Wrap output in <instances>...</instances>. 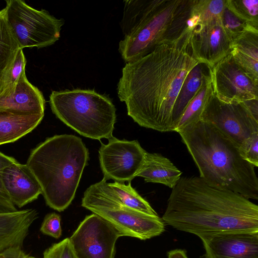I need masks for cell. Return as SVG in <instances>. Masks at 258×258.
Wrapping results in <instances>:
<instances>
[{
	"label": "cell",
	"instance_id": "cell-23",
	"mask_svg": "<svg viewBox=\"0 0 258 258\" xmlns=\"http://www.w3.org/2000/svg\"><path fill=\"white\" fill-rule=\"evenodd\" d=\"M19 49L3 9L0 11V98L5 91L9 74Z\"/></svg>",
	"mask_w": 258,
	"mask_h": 258
},
{
	"label": "cell",
	"instance_id": "cell-29",
	"mask_svg": "<svg viewBox=\"0 0 258 258\" xmlns=\"http://www.w3.org/2000/svg\"><path fill=\"white\" fill-rule=\"evenodd\" d=\"M15 161L16 160L14 158L6 155L0 152V213L17 211L6 191L2 180L3 170Z\"/></svg>",
	"mask_w": 258,
	"mask_h": 258
},
{
	"label": "cell",
	"instance_id": "cell-30",
	"mask_svg": "<svg viewBox=\"0 0 258 258\" xmlns=\"http://www.w3.org/2000/svg\"><path fill=\"white\" fill-rule=\"evenodd\" d=\"M242 158L254 167L258 166V133L245 139L238 147Z\"/></svg>",
	"mask_w": 258,
	"mask_h": 258
},
{
	"label": "cell",
	"instance_id": "cell-9",
	"mask_svg": "<svg viewBox=\"0 0 258 258\" xmlns=\"http://www.w3.org/2000/svg\"><path fill=\"white\" fill-rule=\"evenodd\" d=\"M201 120L214 125L238 147L245 139L258 133V119L246 101L225 103L214 93L205 106Z\"/></svg>",
	"mask_w": 258,
	"mask_h": 258
},
{
	"label": "cell",
	"instance_id": "cell-35",
	"mask_svg": "<svg viewBox=\"0 0 258 258\" xmlns=\"http://www.w3.org/2000/svg\"><path fill=\"white\" fill-rule=\"evenodd\" d=\"M27 258H36V257H33V256H30L28 255Z\"/></svg>",
	"mask_w": 258,
	"mask_h": 258
},
{
	"label": "cell",
	"instance_id": "cell-37",
	"mask_svg": "<svg viewBox=\"0 0 258 258\" xmlns=\"http://www.w3.org/2000/svg\"><path fill=\"white\" fill-rule=\"evenodd\" d=\"M43 258H46V257H43Z\"/></svg>",
	"mask_w": 258,
	"mask_h": 258
},
{
	"label": "cell",
	"instance_id": "cell-5",
	"mask_svg": "<svg viewBox=\"0 0 258 258\" xmlns=\"http://www.w3.org/2000/svg\"><path fill=\"white\" fill-rule=\"evenodd\" d=\"M181 0L124 1L120 22L124 38L118 51L124 61L133 62L162 43Z\"/></svg>",
	"mask_w": 258,
	"mask_h": 258
},
{
	"label": "cell",
	"instance_id": "cell-25",
	"mask_svg": "<svg viewBox=\"0 0 258 258\" xmlns=\"http://www.w3.org/2000/svg\"><path fill=\"white\" fill-rule=\"evenodd\" d=\"M226 5L237 17L258 29V0H226Z\"/></svg>",
	"mask_w": 258,
	"mask_h": 258
},
{
	"label": "cell",
	"instance_id": "cell-2",
	"mask_svg": "<svg viewBox=\"0 0 258 258\" xmlns=\"http://www.w3.org/2000/svg\"><path fill=\"white\" fill-rule=\"evenodd\" d=\"M162 220L199 237L226 231L258 230V206L200 176L181 177L172 188Z\"/></svg>",
	"mask_w": 258,
	"mask_h": 258
},
{
	"label": "cell",
	"instance_id": "cell-12",
	"mask_svg": "<svg viewBox=\"0 0 258 258\" xmlns=\"http://www.w3.org/2000/svg\"><path fill=\"white\" fill-rule=\"evenodd\" d=\"M211 83L214 94L223 102L258 99V84L236 62L231 53L212 68Z\"/></svg>",
	"mask_w": 258,
	"mask_h": 258
},
{
	"label": "cell",
	"instance_id": "cell-16",
	"mask_svg": "<svg viewBox=\"0 0 258 258\" xmlns=\"http://www.w3.org/2000/svg\"><path fill=\"white\" fill-rule=\"evenodd\" d=\"M45 102L42 92L29 82L24 72L13 93L0 98V109L28 114H44Z\"/></svg>",
	"mask_w": 258,
	"mask_h": 258
},
{
	"label": "cell",
	"instance_id": "cell-26",
	"mask_svg": "<svg viewBox=\"0 0 258 258\" xmlns=\"http://www.w3.org/2000/svg\"><path fill=\"white\" fill-rule=\"evenodd\" d=\"M225 6L226 0H193L192 9L202 25L220 18Z\"/></svg>",
	"mask_w": 258,
	"mask_h": 258
},
{
	"label": "cell",
	"instance_id": "cell-22",
	"mask_svg": "<svg viewBox=\"0 0 258 258\" xmlns=\"http://www.w3.org/2000/svg\"><path fill=\"white\" fill-rule=\"evenodd\" d=\"M131 182L125 185L117 181L107 182L102 179L94 185L104 195L125 206L150 215L158 216L149 203L133 188Z\"/></svg>",
	"mask_w": 258,
	"mask_h": 258
},
{
	"label": "cell",
	"instance_id": "cell-21",
	"mask_svg": "<svg viewBox=\"0 0 258 258\" xmlns=\"http://www.w3.org/2000/svg\"><path fill=\"white\" fill-rule=\"evenodd\" d=\"M212 68L199 62L186 77L174 106L171 117V129L174 131L186 106L204 83L211 76Z\"/></svg>",
	"mask_w": 258,
	"mask_h": 258
},
{
	"label": "cell",
	"instance_id": "cell-6",
	"mask_svg": "<svg viewBox=\"0 0 258 258\" xmlns=\"http://www.w3.org/2000/svg\"><path fill=\"white\" fill-rule=\"evenodd\" d=\"M49 104L56 116L80 135L97 140L113 137L116 109L108 97L94 90L53 91Z\"/></svg>",
	"mask_w": 258,
	"mask_h": 258
},
{
	"label": "cell",
	"instance_id": "cell-1",
	"mask_svg": "<svg viewBox=\"0 0 258 258\" xmlns=\"http://www.w3.org/2000/svg\"><path fill=\"white\" fill-rule=\"evenodd\" d=\"M190 37L163 42L122 68L117 95L125 103L127 115L140 126L172 132V114L180 91L199 62L193 56Z\"/></svg>",
	"mask_w": 258,
	"mask_h": 258
},
{
	"label": "cell",
	"instance_id": "cell-36",
	"mask_svg": "<svg viewBox=\"0 0 258 258\" xmlns=\"http://www.w3.org/2000/svg\"><path fill=\"white\" fill-rule=\"evenodd\" d=\"M74 258H76V257L75 256Z\"/></svg>",
	"mask_w": 258,
	"mask_h": 258
},
{
	"label": "cell",
	"instance_id": "cell-15",
	"mask_svg": "<svg viewBox=\"0 0 258 258\" xmlns=\"http://www.w3.org/2000/svg\"><path fill=\"white\" fill-rule=\"evenodd\" d=\"M4 188L12 202L19 208L37 199L42 194L40 183L26 164L17 161L2 172Z\"/></svg>",
	"mask_w": 258,
	"mask_h": 258
},
{
	"label": "cell",
	"instance_id": "cell-33",
	"mask_svg": "<svg viewBox=\"0 0 258 258\" xmlns=\"http://www.w3.org/2000/svg\"><path fill=\"white\" fill-rule=\"evenodd\" d=\"M27 256L20 246L11 247L0 252V258H27Z\"/></svg>",
	"mask_w": 258,
	"mask_h": 258
},
{
	"label": "cell",
	"instance_id": "cell-7",
	"mask_svg": "<svg viewBox=\"0 0 258 258\" xmlns=\"http://www.w3.org/2000/svg\"><path fill=\"white\" fill-rule=\"evenodd\" d=\"M81 205L107 221L123 236L146 240L160 235L165 230L164 223L158 216L125 206L104 195L94 184L84 192Z\"/></svg>",
	"mask_w": 258,
	"mask_h": 258
},
{
	"label": "cell",
	"instance_id": "cell-13",
	"mask_svg": "<svg viewBox=\"0 0 258 258\" xmlns=\"http://www.w3.org/2000/svg\"><path fill=\"white\" fill-rule=\"evenodd\" d=\"M202 258H258V230L223 232L199 237Z\"/></svg>",
	"mask_w": 258,
	"mask_h": 258
},
{
	"label": "cell",
	"instance_id": "cell-3",
	"mask_svg": "<svg viewBox=\"0 0 258 258\" xmlns=\"http://www.w3.org/2000/svg\"><path fill=\"white\" fill-rule=\"evenodd\" d=\"M177 133L209 184L258 200L254 166L241 156L238 146L212 124L200 120Z\"/></svg>",
	"mask_w": 258,
	"mask_h": 258
},
{
	"label": "cell",
	"instance_id": "cell-17",
	"mask_svg": "<svg viewBox=\"0 0 258 258\" xmlns=\"http://www.w3.org/2000/svg\"><path fill=\"white\" fill-rule=\"evenodd\" d=\"M37 216V211L33 209L0 213V252L11 247L22 246Z\"/></svg>",
	"mask_w": 258,
	"mask_h": 258
},
{
	"label": "cell",
	"instance_id": "cell-28",
	"mask_svg": "<svg viewBox=\"0 0 258 258\" xmlns=\"http://www.w3.org/2000/svg\"><path fill=\"white\" fill-rule=\"evenodd\" d=\"M26 64V59L23 49L20 48L9 74L5 91L0 98L8 97L13 93L20 76L25 72Z\"/></svg>",
	"mask_w": 258,
	"mask_h": 258
},
{
	"label": "cell",
	"instance_id": "cell-27",
	"mask_svg": "<svg viewBox=\"0 0 258 258\" xmlns=\"http://www.w3.org/2000/svg\"><path fill=\"white\" fill-rule=\"evenodd\" d=\"M222 25L228 33L232 40L237 38L247 31H258L244 20L234 14L227 6L224 9L221 16Z\"/></svg>",
	"mask_w": 258,
	"mask_h": 258
},
{
	"label": "cell",
	"instance_id": "cell-19",
	"mask_svg": "<svg viewBox=\"0 0 258 258\" xmlns=\"http://www.w3.org/2000/svg\"><path fill=\"white\" fill-rule=\"evenodd\" d=\"M44 115L0 109V145L15 142L32 131Z\"/></svg>",
	"mask_w": 258,
	"mask_h": 258
},
{
	"label": "cell",
	"instance_id": "cell-34",
	"mask_svg": "<svg viewBox=\"0 0 258 258\" xmlns=\"http://www.w3.org/2000/svg\"><path fill=\"white\" fill-rule=\"evenodd\" d=\"M168 258H188L183 249H175L167 252Z\"/></svg>",
	"mask_w": 258,
	"mask_h": 258
},
{
	"label": "cell",
	"instance_id": "cell-31",
	"mask_svg": "<svg viewBox=\"0 0 258 258\" xmlns=\"http://www.w3.org/2000/svg\"><path fill=\"white\" fill-rule=\"evenodd\" d=\"M46 258H74L69 238H65L58 243L53 244L47 249L43 253Z\"/></svg>",
	"mask_w": 258,
	"mask_h": 258
},
{
	"label": "cell",
	"instance_id": "cell-20",
	"mask_svg": "<svg viewBox=\"0 0 258 258\" xmlns=\"http://www.w3.org/2000/svg\"><path fill=\"white\" fill-rule=\"evenodd\" d=\"M230 53L247 75L258 84V31H247L233 40Z\"/></svg>",
	"mask_w": 258,
	"mask_h": 258
},
{
	"label": "cell",
	"instance_id": "cell-8",
	"mask_svg": "<svg viewBox=\"0 0 258 258\" xmlns=\"http://www.w3.org/2000/svg\"><path fill=\"white\" fill-rule=\"evenodd\" d=\"M5 16L19 48H38L53 44L60 37L62 19L36 10L22 0H8Z\"/></svg>",
	"mask_w": 258,
	"mask_h": 258
},
{
	"label": "cell",
	"instance_id": "cell-11",
	"mask_svg": "<svg viewBox=\"0 0 258 258\" xmlns=\"http://www.w3.org/2000/svg\"><path fill=\"white\" fill-rule=\"evenodd\" d=\"M147 151L137 140H119L114 137L99 149V162L105 180L124 183L136 177Z\"/></svg>",
	"mask_w": 258,
	"mask_h": 258
},
{
	"label": "cell",
	"instance_id": "cell-24",
	"mask_svg": "<svg viewBox=\"0 0 258 258\" xmlns=\"http://www.w3.org/2000/svg\"><path fill=\"white\" fill-rule=\"evenodd\" d=\"M213 93L211 76L186 106L174 132H178L200 121L205 106Z\"/></svg>",
	"mask_w": 258,
	"mask_h": 258
},
{
	"label": "cell",
	"instance_id": "cell-18",
	"mask_svg": "<svg viewBox=\"0 0 258 258\" xmlns=\"http://www.w3.org/2000/svg\"><path fill=\"white\" fill-rule=\"evenodd\" d=\"M182 172L166 157L159 153L146 152L144 163L137 174L147 182L158 183L173 188Z\"/></svg>",
	"mask_w": 258,
	"mask_h": 258
},
{
	"label": "cell",
	"instance_id": "cell-4",
	"mask_svg": "<svg viewBox=\"0 0 258 258\" xmlns=\"http://www.w3.org/2000/svg\"><path fill=\"white\" fill-rule=\"evenodd\" d=\"M89 158L82 139L73 135L47 138L31 151L26 165L40 183L49 207L61 212L70 206Z\"/></svg>",
	"mask_w": 258,
	"mask_h": 258
},
{
	"label": "cell",
	"instance_id": "cell-32",
	"mask_svg": "<svg viewBox=\"0 0 258 258\" xmlns=\"http://www.w3.org/2000/svg\"><path fill=\"white\" fill-rule=\"evenodd\" d=\"M60 216L55 213L47 214L44 218L40 227V231L43 234L55 238H58L61 235Z\"/></svg>",
	"mask_w": 258,
	"mask_h": 258
},
{
	"label": "cell",
	"instance_id": "cell-10",
	"mask_svg": "<svg viewBox=\"0 0 258 258\" xmlns=\"http://www.w3.org/2000/svg\"><path fill=\"white\" fill-rule=\"evenodd\" d=\"M123 236L99 216H87L69 238L76 258H114L117 239Z\"/></svg>",
	"mask_w": 258,
	"mask_h": 258
},
{
	"label": "cell",
	"instance_id": "cell-14",
	"mask_svg": "<svg viewBox=\"0 0 258 258\" xmlns=\"http://www.w3.org/2000/svg\"><path fill=\"white\" fill-rule=\"evenodd\" d=\"M232 41L220 17L197 26L191 33L190 44L194 58L212 68L231 53Z\"/></svg>",
	"mask_w": 258,
	"mask_h": 258
}]
</instances>
